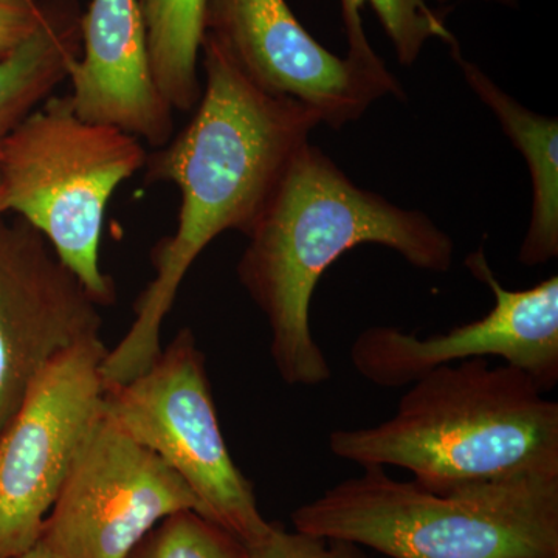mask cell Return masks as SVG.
<instances>
[{"label": "cell", "instance_id": "cell-20", "mask_svg": "<svg viewBox=\"0 0 558 558\" xmlns=\"http://www.w3.org/2000/svg\"><path fill=\"white\" fill-rule=\"evenodd\" d=\"M13 558H50L47 556L46 553H43L39 548H36V546H33L32 549L25 550V553L20 554V556L13 557Z\"/></svg>", "mask_w": 558, "mask_h": 558}, {"label": "cell", "instance_id": "cell-5", "mask_svg": "<svg viewBox=\"0 0 558 558\" xmlns=\"http://www.w3.org/2000/svg\"><path fill=\"white\" fill-rule=\"evenodd\" d=\"M148 154L126 132L76 116L70 95H51L0 146L5 211L39 231L101 307L117 300L100 266L106 208Z\"/></svg>", "mask_w": 558, "mask_h": 558}, {"label": "cell", "instance_id": "cell-1", "mask_svg": "<svg viewBox=\"0 0 558 558\" xmlns=\"http://www.w3.org/2000/svg\"><path fill=\"white\" fill-rule=\"evenodd\" d=\"M201 65L205 84L193 119L148 154L143 168L146 183H172L182 201L174 234L150 253L156 277L135 301L134 323L102 362L108 385L134 379L156 362L161 325L194 260L226 231L247 236L322 123L303 102L255 86L207 33Z\"/></svg>", "mask_w": 558, "mask_h": 558}, {"label": "cell", "instance_id": "cell-8", "mask_svg": "<svg viewBox=\"0 0 558 558\" xmlns=\"http://www.w3.org/2000/svg\"><path fill=\"white\" fill-rule=\"evenodd\" d=\"M183 510L199 512L185 481L102 413L35 546L50 558H126Z\"/></svg>", "mask_w": 558, "mask_h": 558}, {"label": "cell", "instance_id": "cell-9", "mask_svg": "<svg viewBox=\"0 0 558 558\" xmlns=\"http://www.w3.org/2000/svg\"><path fill=\"white\" fill-rule=\"evenodd\" d=\"M205 33L259 89L303 102L336 130L387 95L405 100L381 58L330 53L286 0H208Z\"/></svg>", "mask_w": 558, "mask_h": 558}, {"label": "cell", "instance_id": "cell-21", "mask_svg": "<svg viewBox=\"0 0 558 558\" xmlns=\"http://www.w3.org/2000/svg\"><path fill=\"white\" fill-rule=\"evenodd\" d=\"M483 2H495V3H501V5L517 7V3H519V0H483Z\"/></svg>", "mask_w": 558, "mask_h": 558}, {"label": "cell", "instance_id": "cell-22", "mask_svg": "<svg viewBox=\"0 0 558 558\" xmlns=\"http://www.w3.org/2000/svg\"><path fill=\"white\" fill-rule=\"evenodd\" d=\"M5 204H3V190L2 183H0V216L5 215Z\"/></svg>", "mask_w": 558, "mask_h": 558}, {"label": "cell", "instance_id": "cell-7", "mask_svg": "<svg viewBox=\"0 0 558 558\" xmlns=\"http://www.w3.org/2000/svg\"><path fill=\"white\" fill-rule=\"evenodd\" d=\"M108 351L100 337L54 359L0 435V558L20 556L38 542L105 413Z\"/></svg>", "mask_w": 558, "mask_h": 558}, {"label": "cell", "instance_id": "cell-11", "mask_svg": "<svg viewBox=\"0 0 558 558\" xmlns=\"http://www.w3.org/2000/svg\"><path fill=\"white\" fill-rule=\"evenodd\" d=\"M100 307L38 230L0 216V435L54 359L100 339Z\"/></svg>", "mask_w": 558, "mask_h": 558}, {"label": "cell", "instance_id": "cell-4", "mask_svg": "<svg viewBox=\"0 0 558 558\" xmlns=\"http://www.w3.org/2000/svg\"><path fill=\"white\" fill-rule=\"evenodd\" d=\"M292 523L389 558H558V475L432 490L365 468L300 506Z\"/></svg>", "mask_w": 558, "mask_h": 558}, {"label": "cell", "instance_id": "cell-19", "mask_svg": "<svg viewBox=\"0 0 558 558\" xmlns=\"http://www.w3.org/2000/svg\"><path fill=\"white\" fill-rule=\"evenodd\" d=\"M44 17V0H0V60L13 53Z\"/></svg>", "mask_w": 558, "mask_h": 558}, {"label": "cell", "instance_id": "cell-15", "mask_svg": "<svg viewBox=\"0 0 558 558\" xmlns=\"http://www.w3.org/2000/svg\"><path fill=\"white\" fill-rule=\"evenodd\" d=\"M208 0H137L150 68L163 97L179 112L201 100V47Z\"/></svg>", "mask_w": 558, "mask_h": 558}, {"label": "cell", "instance_id": "cell-13", "mask_svg": "<svg viewBox=\"0 0 558 558\" xmlns=\"http://www.w3.org/2000/svg\"><path fill=\"white\" fill-rule=\"evenodd\" d=\"M450 49L470 89L497 116L531 172L534 199L519 260L529 267L549 263L558 255V121L521 106L478 65L465 60L458 43Z\"/></svg>", "mask_w": 558, "mask_h": 558}, {"label": "cell", "instance_id": "cell-3", "mask_svg": "<svg viewBox=\"0 0 558 558\" xmlns=\"http://www.w3.org/2000/svg\"><path fill=\"white\" fill-rule=\"evenodd\" d=\"M524 371L470 359L410 385L395 416L336 429L329 449L365 468H399L432 490L558 475V403Z\"/></svg>", "mask_w": 558, "mask_h": 558}, {"label": "cell", "instance_id": "cell-18", "mask_svg": "<svg viewBox=\"0 0 558 558\" xmlns=\"http://www.w3.org/2000/svg\"><path fill=\"white\" fill-rule=\"evenodd\" d=\"M248 558H369L365 550L343 539L315 537L304 532L286 531L271 523L269 532L247 546Z\"/></svg>", "mask_w": 558, "mask_h": 558}, {"label": "cell", "instance_id": "cell-16", "mask_svg": "<svg viewBox=\"0 0 558 558\" xmlns=\"http://www.w3.org/2000/svg\"><path fill=\"white\" fill-rule=\"evenodd\" d=\"M429 2L446 3L447 0H340L349 44L348 54L359 60L379 57L363 31L360 10L365 3L379 17L381 27L395 46L400 64H414L429 39L438 38L453 46L458 40L447 28L444 14L429 5Z\"/></svg>", "mask_w": 558, "mask_h": 558}, {"label": "cell", "instance_id": "cell-2", "mask_svg": "<svg viewBox=\"0 0 558 558\" xmlns=\"http://www.w3.org/2000/svg\"><path fill=\"white\" fill-rule=\"evenodd\" d=\"M238 278L269 323L270 354L290 387L332 377L311 330L319 278L349 250L379 244L417 269L450 270L454 244L427 215L360 189L318 146L306 143L247 234Z\"/></svg>", "mask_w": 558, "mask_h": 558}, {"label": "cell", "instance_id": "cell-10", "mask_svg": "<svg viewBox=\"0 0 558 558\" xmlns=\"http://www.w3.org/2000/svg\"><path fill=\"white\" fill-rule=\"evenodd\" d=\"M465 267L494 292L486 317L446 333L418 339L391 326L363 330L352 343L351 363L380 388L410 387L429 371L470 359L499 357L550 391L558 381V277L534 288L508 290L488 266L483 248L470 253Z\"/></svg>", "mask_w": 558, "mask_h": 558}, {"label": "cell", "instance_id": "cell-12", "mask_svg": "<svg viewBox=\"0 0 558 558\" xmlns=\"http://www.w3.org/2000/svg\"><path fill=\"white\" fill-rule=\"evenodd\" d=\"M68 81L81 119L126 132L153 149L174 135V109L154 80L137 0H90Z\"/></svg>", "mask_w": 558, "mask_h": 558}, {"label": "cell", "instance_id": "cell-14", "mask_svg": "<svg viewBox=\"0 0 558 558\" xmlns=\"http://www.w3.org/2000/svg\"><path fill=\"white\" fill-rule=\"evenodd\" d=\"M78 0H44L38 31L0 60V146L69 80L81 54Z\"/></svg>", "mask_w": 558, "mask_h": 558}, {"label": "cell", "instance_id": "cell-6", "mask_svg": "<svg viewBox=\"0 0 558 558\" xmlns=\"http://www.w3.org/2000/svg\"><path fill=\"white\" fill-rule=\"evenodd\" d=\"M105 413L185 481L199 513L247 546L269 532L255 488L234 464L196 337L183 328L159 357L120 385L106 387Z\"/></svg>", "mask_w": 558, "mask_h": 558}, {"label": "cell", "instance_id": "cell-17", "mask_svg": "<svg viewBox=\"0 0 558 558\" xmlns=\"http://www.w3.org/2000/svg\"><path fill=\"white\" fill-rule=\"evenodd\" d=\"M126 558H248L229 531L196 510H183L157 524Z\"/></svg>", "mask_w": 558, "mask_h": 558}]
</instances>
